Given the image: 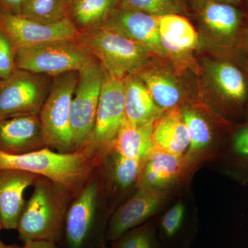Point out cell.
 Segmentation results:
<instances>
[{
	"mask_svg": "<svg viewBox=\"0 0 248 248\" xmlns=\"http://www.w3.org/2000/svg\"><path fill=\"white\" fill-rule=\"evenodd\" d=\"M18 223L19 238L56 243L61 238L70 192L45 177H38Z\"/></svg>",
	"mask_w": 248,
	"mask_h": 248,
	"instance_id": "obj_1",
	"label": "cell"
},
{
	"mask_svg": "<svg viewBox=\"0 0 248 248\" xmlns=\"http://www.w3.org/2000/svg\"><path fill=\"white\" fill-rule=\"evenodd\" d=\"M94 159L84 149L62 153L45 148L21 155L0 151V170H15L32 173L46 178L71 192L86 180Z\"/></svg>",
	"mask_w": 248,
	"mask_h": 248,
	"instance_id": "obj_2",
	"label": "cell"
},
{
	"mask_svg": "<svg viewBox=\"0 0 248 248\" xmlns=\"http://www.w3.org/2000/svg\"><path fill=\"white\" fill-rule=\"evenodd\" d=\"M78 40L91 50L108 75L121 79L138 74L153 54L105 24L81 32Z\"/></svg>",
	"mask_w": 248,
	"mask_h": 248,
	"instance_id": "obj_3",
	"label": "cell"
},
{
	"mask_svg": "<svg viewBox=\"0 0 248 248\" xmlns=\"http://www.w3.org/2000/svg\"><path fill=\"white\" fill-rule=\"evenodd\" d=\"M96 61L91 50L77 40L54 41L16 51V68L47 76L79 72Z\"/></svg>",
	"mask_w": 248,
	"mask_h": 248,
	"instance_id": "obj_4",
	"label": "cell"
},
{
	"mask_svg": "<svg viewBox=\"0 0 248 248\" xmlns=\"http://www.w3.org/2000/svg\"><path fill=\"white\" fill-rule=\"evenodd\" d=\"M78 79V71L55 76L39 114L47 146L59 153L76 151L72 136L71 107Z\"/></svg>",
	"mask_w": 248,
	"mask_h": 248,
	"instance_id": "obj_5",
	"label": "cell"
},
{
	"mask_svg": "<svg viewBox=\"0 0 248 248\" xmlns=\"http://www.w3.org/2000/svg\"><path fill=\"white\" fill-rule=\"evenodd\" d=\"M106 72L99 61L79 71L71 107V127L75 150L82 149L94 128Z\"/></svg>",
	"mask_w": 248,
	"mask_h": 248,
	"instance_id": "obj_6",
	"label": "cell"
},
{
	"mask_svg": "<svg viewBox=\"0 0 248 248\" xmlns=\"http://www.w3.org/2000/svg\"><path fill=\"white\" fill-rule=\"evenodd\" d=\"M47 77L16 68L0 79V120L39 115L52 84Z\"/></svg>",
	"mask_w": 248,
	"mask_h": 248,
	"instance_id": "obj_7",
	"label": "cell"
},
{
	"mask_svg": "<svg viewBox=\"0 0 248 248\" xmlns=\"http://www.w3.org/2000/svg\"><path fill=\"white\" fill-rule=\"evenodd\" d=\"M125 120L123 79L106 73L94 128L89 141L82 149L94 159L99 153L113 146Z\"/></svg>",
	"mask_w": 248,
	"mask_h": 248,
	"instance_id": "obj_8",
	"label": "cell"
},
{
	"mask_svg": "<svg viewBox=\"0 0 248 248\" xmlns=\"http://www.w3.org/2000/svg\"><path fill=\"white\" fill-rule=\"evenodd\" d=\"M0 29L16 48L59 40H79L81 32L69 17L54 24H44L11 13L0 11Z\"/></svg>",
	"mask_w": 248,
	"mask_h": 248,
	"instance_id": "obj_9",
	"label": "cell"
},
{
	"mask_svg": "<svg viewBox=\"0 0 248 248\" xmlns=\"http://www.w3.org/2000/svg\"><path fill=\"white\" fill-rule=\"evenodd\" d=\"M167 197L166 190L139 188L111 217L107 239L115 241L127 231L141 225L156 213Z\"/></svg>",
	"mask_w": 248,
	"mask_h": 248,
	"instance_id": "obj_10",
	"label": "cell"
},
{
	"mask_svg": "<svg viewBox=\"0 0 248 248\" xmlns=\"http://www.w3.org/2000/svg\"><path fill=\"white\" fill-rule=\"evenodd\" d=\"M159 17L119 7L104 24L142 46L153 54L166 57L159 30Z\"/></svg>",
	"mask_w": 248,
	"mask_h": 248,
	"instance_id": "obj_11",
	"label": "cell"
},
{
	"mask_svg": "<svg viewBox=\"0 0 248 248\" xmlns=\"http://www.w3.org/2000/svg\"><path fill=\"white\" fill-rule=\"evenodd\" d=\"M47 146L39 115H24L0 120V151L21 155Z\"/></svg>",
	"mask_w": 248,
	"mask_h": 248,
	"instance_id": "obj_12",
	"label": "cell"
},
{
	"mask_svg": "<svg viewBox=\"0 0 248 248\" xmlns=\"http://www.w3.org/2000/svg\"><path fill=\"white\" fill-rule=\"evenodd\" d=\"M98 195L99 186L92 181L67 210L64 228L70 248H82L87 241L94 221Z\"/></svg>",
	"mask_w": 248,
	"mask_h": 248,
	"instance_id": "obj_13",
	"label": "cell"
},
{
	"mask_svg": "<svg viewBox=\"0 0 248 248\" xmlns=\"http://www.w3.org/2000/svg\"><path fill=\"white\" fill-rule=\"evenodd\" d=\"M39 176L15 170H0V216L3 228L17 230L25 207L24 193Z\"/></svg>",
	"mask_w": 248,
	"mask_h": 248,
	"instance_id": "obj_14",
	"label": "cell"
},
{
	"mask_svg": "<svg viewBox=\"0 0 248 248\" xmlns=\"http://www.w3.org/2000/svg\"><path fill=\"white\" fill-rule=\"evenodd\" d=\"M201 19L214 40L223 48H232L239 40L243 14L234 5L207 0Z\"/></svg>",
	"mask_w": 248,
	"mask_h": 248,
	"instance_id": "obj_15",
	"label": "cell"
},
{
	"mask_svg": "<svg viewBox=\"0 0 248 248\" xmlns=\"http://www.w3.org/2000/svg\"><path fill=\"white\" fill-rule=\"evenodd\" d=\"M209 75L215 91L227 106L237 108L248 102L247 76L234 63L213 62L209 68Z\"/></svg>",
	"mask_w": 248,
	"mask_h": 248,
	"instance_id": "obj_16",
	"label": "cell"
},
{
	"mask_svg": "<svg viewBox=\"0 0 248 248\" xmlns=\"http://www.w3.org/2000/svg\"><path fill=\"white\" fill-rule=\"evenodd\" d=\"M153 141L155 150L182 156L190 146V138L182 110L173 108L155 122Z\"/></svg>",
	"mask_w": 248,
	"mask_h": 248,
	"instance_id": "obj_17",
	"label": "cell"
},
{
	"mask_svg": "<svg viewBox=\"0 0 248 248\" xmlns=\"http://www.w3.org/2000/svg\"><path fill=\"white\" fill-rule=\"evenodd\" d=\"M183 169L182 156L155 150L143 163L137 185L139 188L166 190L180 177Z\"/></svg>",
	"mask_w": 248,
	"mask_h": 248,
	"instance_id": "obj_18",
	"label": "cell"
},
{
	"mask_svg": "<svg viewBox=\"0 0 248 248\" xmlns=\"http://www.w3.org/2000/svg\"><path fill=\"white\" fill-rule=\"evenodd\" d=\"M125 94V120L135 125L155 122L164 113L138 74L123 79Z\"/></svg>",
	"mask_w": 248,
	"mask_h": 248,
	"instance_id": "obj_19",
	"label": "cell"
},
{
	"mask_svg": "<svg viewBox=\"0 0 248 248\" xmlns=\"http://www.w3.org/2000/svg\"><path fill=\"white\" fill-rule=\"evenodd\" d=\"M159 30L161 45L166 55H186L199 45V36L195 28L179 14L159 17Z\"/></svg>",
	"mask_w": 248,
	"mask_h": 248,
	"instance_id": "obj_20",
	"label": "cell"
},
{
	"mask_svg": "<svg viewBox=\"0 0 248 248\" xmlns=\"http://www.w3.org/2000/svg\"><path fill=\"white\" fill-rule=\"evenodd\" d=\"M155 122L135 125L124 121L112 146L115 152L125 157L146 161L155 151L153 141Z\"/></svg>",
	"mask_w": 248,
	"mask_h": 248,
	"instance_id": "obj_21",
	"label": "cell"
},
{
	"mask_svg": "<svg viewBox=\"0 0 248 248\" xmlns=\"http://www.w3.org/2000/svg\"><path fill=\"white\" fill-rule=\"evenodd\" d=\"M138 76L146 85L156 105L163 110L177 107L182 100V89L169 72L145 67Z\"/></svg>",
	"mask_w": 248,
	"mask_h": 248,
	"instance_id": "obj_22",
	"label": "cell"
},
{
	"mask_svg": "<svg viewBox=\"0 0 248 248\" xmlns=\"http://www.w3.org/2000/svg\"><path fill=\"white\" fill-rule=\"evenodd\" d=\"M120 4V0H73L69 17L78 29L87 30L104 24Z\"/></svg>",
	"mask_w": 248,
	"mask_h": 248,
	"instance_id": "obj_23",
	"label": "cell"
},
{
	"mask_svg": "<svg viewBox=\"0 0 248 248\" xmlns=\"http://www.w3.org/2000/svg\"><path fill=\"white\" fill-rule=\"evenodd\" d=\"M19 15L36 22L54 24L69 17V6L65 0H26Z\"/></svg>",
	"mask_w": 248,
	"mask_h": 248,
	"instance_id": "obj_24",
	"label": "cell"
},
{
	"mask_svg": "<svg viewBox=\"0 0 248 248\" xmlns=\"http://www.w3.org/2000/svg\"><path fill=\"white\" fill-rule=\"evenodd\" d=\"M182 112L190 138V152L202 151L213 140V134L208 124L197 111L186 108L182 110Z\"/></svg>",
	"mask_w": 248,
	"mask_h": 248,
	"instance_id": "obj_25",
	"label": "cell"
},
{
	"mask_svg": "<svg viewBox=\"0 0 248 248\" xmlns=\"http://www.w3.org/2000/svg\"><path fill=\"white\" fill-rule=\"evenodd\" d=\"M114 248H160L161 244L153 224L138 226L116 240Z\"/></svg>",
	"mask_w": 248,
	"mask_h": 248,
	"instance_id": "obj_26",
	"label": "cell"
},
{
	"mask_svg": "<svg viewBox=\"0 0 248 248\" xmlns=\"http://www.w3.org/2000/svg\"><path fill=\"white\" fill-rule=\"evenodd\" d=\"M144 161L130 159L115 152L112 159V177L122 188H128L138 182Z\"/></svg>",
	"mask_w": 248,
	"mask_h": 248,
	"instance_id": "obj_27",
	"label": "cell"
},
{
	"mask_svg": "<svg viewBox=\"0 0 248 248\" xmlns=\"http://www.w3.org/2000/svg\"><path fill=\"white\" fill-rule=\"evenodd\" d=\"M120 7L156 17L179 14L182 11L179 0H120Z\"/></svg>",
	"mask_w": 248,
	"mask_h": 248,
	"instance_id": "obj_28",
	"label": "cell"
},
{
	"mask_svg": "<svg viewBox=\"0 0 248 248\" xmlns=\"http://www.w3.org/2000/svg\"><path fill=\"white\" fill-rule=\"evenodd\" d=\"M185 207L182 203H176L165 214L160 223V234L165 245L171 246L180 239L185 221Z\"/></svg>",
	"mask_w": 248,
	"mask_h": 248,
	"instance_id": "obj_29",
	"label": "cell"
},
{
	"mask_svg": "<svg viewBox=\"0 0 248 248\" xmlns=\"http://www.w3.org/2000/svg\"><path fill=\"white\" fill-rule=\"evenodd\" d=\"M16 47L0 29V79H6L16 69Z\"/></svg>",
	"mask_w": 248,
	"mask_h": 248,
	"instance_id": "obj_30",
	"label": "cell"
},
{
	"mask_svg": "<svg viewBox=\"0 0 248 248\" xmlns=\"http://www.w3.org/2000/svg\"><path fill=\"white\" fill-rule=\"evenodd\" d=\"M231 151L248 169V124L235 131L231 140Z\"/></svg>",
	"mask_w": 248,
	"mask_h": 248,
	"instance_id": "obj_31",
	"label": "cell"
},
{
	"mask_svg": "<svg viewBox=\"0 0 248 248\" xmlns=\"http://www.w3.org/2000/svg\"><path fill=\"white\" fill-rule=\"evenodd\" d=\"M0 1L10 10L11 14L19 15L26 0H0Z\"/></svg>",
	"mask_w": 248,
	"mask_h": 248,
	"instance_id": "obj_32",
	"label": "cell"
},
{
	"mask_svg": "<svg viewBox=\"0 0 248 248\" xmlns=\"http://www.w3.org/2000/svg\"><path fill=\"white\" fill-rule=\"evenodd\" d=\"M22 248H57L55 243L49 241H32L24 244Z\"/></svg>",
	"mask_w": 248,
	"mask_h": 248,
	"instance_id": "obj_33",
	"label": "cell"
},
{
	"mask_svg": "<svg viewBox=\"0 0 248 248\" xmlns=\"http://www.w3.org/2000/svg\"><path fill=\"white\" fill-rule=\"evenodd\" d=\"M208 1H217V2L226 3L232 5H236L239 4L241 0H208Z\"/></svg>",
	"mask_w": 248,
	"mask_h": 248,
	"instance_id": "obj_34",
	"label": "cell"
},
{
	"mask_svg": "<svg viewBox=\"0 0 248 248\" xmlns=\"http://www.w3.org/2000/svg\"><path fill=\"white\" fill-rule=\"evenodd\" d=\"M244 42L245 46H246V48L248 51V30L246 31V33H245L244 36Z\"/></svg>",
	"mask_w": 248,
	"mask_h": 248,
	"instance_id": "obj_35",
	"label": "cell"
},
{
	"mask_svg": "<svg viewBox=\"0 0 248 248\" xmlns=\"http://www.w3.org/2000/svg\"><path fill=\"white\" fill-rule=\"evenodd\" d=\"M5 248H22L20 247V246H18V245L14 244L11 245V246H6V247Z\"/></svg>",
	"mask_w": 248,
	"mask_h": 248,
	"instance_id": "obj_36",
	"label": "cell"
},
{
	"mask_svg": "<svg viewBox=\"0 0 248 248\" xmlns=\"http://www.w3.org/2000/svg\"><path fill=\"white\" fill-rule=\"evenodd\" d=\"M6 246H7V245L4 244V243L1 241V239H0V248H5L6 247Z\"/></svg>",
	"mask_w": 248,
	"mask_h": 248,
	"instance_id": "obj_37",
	"label": "cell"
},
{
	"mask_svg": "<svg viewBox=\"0 0 248 248\" xmlns=\"http://www.w3.org/2000/svg\"><path fill=\"white\" fill-rule=\"evenodd\" d=\"M1 229H4V228H3L2 221H1V216H0V231Z\"/></svg>",
	"mask_w": 248,
	"mask_h": 248,
	"instance_id": "obj_38",
	"label": "cell"
},
{
	"mask_svg": "<svg viewBox=\"0 0 248 248\" xmlns=\"http://www.w3.org/2000/svg\"><path fill=\"white\" fill-rule=\"evenodd\" d=\"M246 76H247L248 82V64L247 65V66H246Z\"/></svg>",
	"mask_w": 248,
	"mask_h": 248,
	"instance_id": "obj_39",
	"label": "cell"
},
{
	"mask_svg": "<svg viewBox=\"0 0 248 248\" xmlns=\"http://www.w3.org/2000/svg\"><path fill=\"white\" fill-rule=\"evenodd\" d=\"M65 1H66L67 4H68V6H70V4H71V3L73 0H65Z\"/></svg>",
	"mask_w": 248,
	"mask_h": 248,
	"instance_id": "obj_40",
	"label": "cell"
},
{
	"mask_svg": "<svg viewBox=\"0 0 248 248\" xmlns=\"http://www.w3.org/2000/svg\"><path fill=\"white\" fill-rule=\"evenodd\" d=\"M102 248H109L106 247V246H104V247H102Z\"/></svg>",
	"mask_w": 248,
	"mask_h": 248,
	"instance_id": "obj_41",
	"label": "cell"
}]
</instances>
